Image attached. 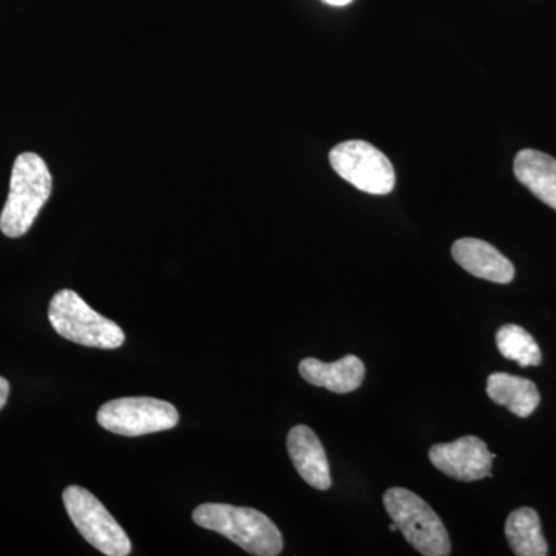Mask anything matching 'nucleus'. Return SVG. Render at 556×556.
<instances>
[{
	"label": "nucleus",
	"mask_w": 556,
	"mask_h": 556,
	"mask_svg": "<svg viewBox=\"0 0 556 556\" xmlns=\"http://www.w3.org/2000/svg\"><path fill=\"white\" fill-rule=\"evenodd\" d=\"M53 189L46 161L33 152L21 153L11 172L10 192L0 214V230L10 239L25 236Z\"/></svg>",
	"instance_id": "1"
},
{
	"label": "nucleus",
	"mask_w": 556,
	"mask_h": 556,
	"mask_svg": "<svg viewBox=\"0 0 556 556\" xmlns=\"http://www.w3.org/2000/svg\"><path fill=\"white\" fill-rule=\"evenodd\" d=\"M193 521L239 544L248 554L276 556L283 551V536L262 511L230 504H201L193 510Z\"/></svg>",
	"instance_id": "2"
},
{
	"label": "nucleus",
	"mask_w": 556,
	"mask_h": 556,
	"mask_svg": "<svg viewBox=\"0 0 556 556\" xmlns=\"http://www.w3.org/2000/svg\"><path fill=\"white\" fill-rule=\"evenodd\" d=\"M49 320L61 338L78 345L116 350L124 345L123 328L110 318L101 316L87 305L72 289H62L51 299Z\"/></svg>",
	"instance_id": "3"
},
{
	"label": "nucleus",
	"mask_w": 556,
	"mask_h": 556,
	"mask_svg": "<svg viewBox=\"0 0 556 556\" xmlns=\"http://www.w3.org/2000/svg\"><path fill=\"white\" fill-rule=\"evenodd\" d=\"M383 506L409 546L415 547L420 555L452 554V543L444 522L422 497L408 489L393 486L383 495Z\"/></svg>",
	"instance_id": "4"
},
{
	"label": "nucleus",
	"mask_w": 556,
	"mask_h": 556,
	"mask_svg": "<svg viewBox=\"0 0 556 556\" xmlns=\"http://www.w3.org/2000/svg\"><path fill=\"white\" fill-rule=\"evenodd\" d=\"M62 500L73 525L91 546L109 556L130 554V538L93 493L83 486L70 485Z\"/></svg>",
	"instance_id": "5"
},
{
	"label": "nucleus",
	"mask_w": 556,
	"mask_h": 556,
	"mask_svg": "<svg viewBox=\"0 0 556 556\" xmlns=\"http://www.w3.org/2000/svg\"><path fill=\"white\" fill-rule=\"evenodd\" d=\"M329 163L340 178L362 192L387 195L396 186L393 164L367 141L340 142L329 153Z\"/></svg>",
	"instance_id": "6"
},
{
	"label": "nucleus",
	"mask_w": 556,
	"mask_h": 556,
	"mask_svg": "<svg viewBox=\"0 0 556 556\" xmlns=\"http://www.w3.org/2000/svg\"><path fill=\"white\" fill-rule=\"evenodd\" d=\"M98 424L119 437L137 438L177 427L178 409L153 397H123L110 401L98 412Z\"/></svg>",
	"instance_id": "7"
},
{
	"label": "nucleus",
	"mask_w": 556,
	"mask_h": 556,
	"mask_svg": "<svg viewBox=\"0 0 556 556\" xmlns=\"http://www.w3.org/2000/svg\"><path fill=\"white\" fill-rule=\"evenodd\" d=\"M428 457L439 471L464 482L492 477L493 460L496 459L485 442L477 437H464L448 444L433 445Z\"/></svg>",
	"instance_id": "8"
},
{
	"label": "nucleus",
	"mask_w": 556,
	"mask_h": 556,
	"mask_svg": "<svg viewBox=\"0 0 556 556\" xmlns=\"http://www.w3.org/2000/svg\"><path fill=\"white\" fill-rule=\"evenodd\" d=\"M288 453L300 477L317 490L332 484L327 453L317 434L306 426L292 428L288 434Z\"/></svg>",
	"instance_id": "9"
},
{
	"label": "nucleus",
	"mask_w": 556,
	"mask_h": 556,
	"mask_svg": "<svg viewBox=\"0 0 556 556\" xmlns=\"http://www.w3.org/2000/svg\"><path fill=\"white\" fill-rule=\"evenodd\" d=\"M452 255L460 268L471 276L493 283H510L515 278V266L500 251L486 241L460 239L455 241Z\"/></svg>",
	"instance_id": "10"
},
{
	"label": "nucleus",
	"mask_w": 556,
	"mask_h": 556,
	"mask_svg": "<svg viewBox=\"0 0 556 556\" xmlns=\"http://www.w3.org/2000/svg\"><path fill=\"white\" fill-rule=\"evenodd\" d=\"M299 372L311 386L327 388L332 393L345 394L353 393L364 383L365 365L353 354L332 364L309 357L300 362Z\"/></svg>",
	"instance_id": "11"
},
{
	"label": "nucleus",
	"mask_w": 556,
	"mask_h": 556,
	"mask_svg": "<svg viewBox=\"0 0 556 556\" xmlns=\"http://www.w3.org/2000/svg\"><path fill=\"white\" fill-rule=\"evenodd\" d=\"M515 177L538 200L556 211V160L540 150L518 152L514 164Z\"/></svg>",
	"instance_id": "12"
},
{
	"label": "nucleus",
	"mask_w": 556,
	"mask_h": 556,
	"mask_svg": "<svg viewBox=\"0 0 556 556\" xmlns=\"http://www.w3.org/2000/svg\"><path fill=\"white\" fill-rule=\"evenodd\" d=\"M486 394L495 404L519 417H529L540 405L541 396L532 380L493 372L486 379Z\"/></svg>",
	"instance_id": "13"
},
{
	"label": "nucleus",
	"mask_w": 556,
	"mask_h": 556,
	"mask_svg": "<svg viewBox=\"0 0 556 556\" xmlns=\"http://www.w3.org/2000/svg\"><path fill=\"white\" fill-rule=\"evenodd\" d=\"M506 536L511 551L518 556H546L548 546L541 532L540 517L533 508L521 507L511 511L506 521Z\"/></svg>",
	"instance_id": "14"
},
{
	"label": "nucleus",
	"mask_w": 556,
	"mask_h": 556,
	"mask_svg": "<svg viewBox=\"0 0 556 556\" xmlns=\"http://www.w3.org/2000/svg\"><path fill=\"white\" fill-rule=\"evenodd\" d=\"M496 346L504 357L517 362L519 367H536L543 361L535 339L518 325H504L496 332Z\"/></svg>",
	"instance_id": "15"
},
{
	"label": "nucleus",
	"mask_w": 556,
	"mask_h": 556,
	"mask_svg": "<svg viewBox=\"0 0 556 556\" xmlns=\"http://www.w3.org/2000/svg\"><path fill=\"white\" fill-rule=\"evenodd\" d=\"M10 396V383L9 380L0 378V409L5 407L7 401Z\"/></svg>",
	"instance_id": "16"
},
{
	"label": "nucleus",
	"mask_w": 556,
	"mask_h": 556,
	"mask_svg": "<svg viewBox=\"0 0 556 556\" xmlns=\"http://www.w3.org/2000/svg\"><path fill=\"white\" fill-rule=\"evenodd\" d=\"M321 2L328 3V5L332 7H345L348 3L353 2V0H321Z\"/></svg>",
	"instance_id": "17"
},
{
	"label": "nucleus",
	"mask_w": 556,
	"mask_h": 556,
	"mask_svg": "<svg viewBox=\"0 0 556 556\" xmlns=\"http://www.w3.org/2000/svg\"><path fill=\"white\" fill-rule=\"evenodd\" d=\"M390 530H391V532H396L397 526L394 525V522H393V525L390 526Z\"/></svg>",
	"instance_id": "18"
}]
</instances>
